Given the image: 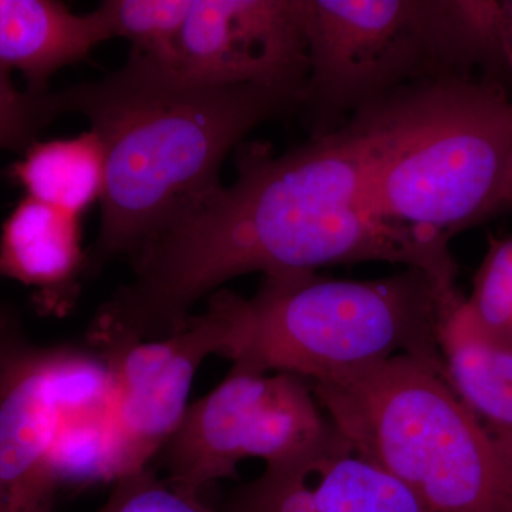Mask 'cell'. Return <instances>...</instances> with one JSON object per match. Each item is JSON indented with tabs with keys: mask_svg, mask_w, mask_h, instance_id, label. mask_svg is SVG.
<instances>
[{
	"mask_svg": "<svg viewBox=\"0 0 512 512\" xmlns=\"http://www.w3.org/2000/svg\"><path fill=\"white\" fill-rule=\"evenodd\" d=\"M336 429V427H335ZM222 512H424L399 481L360 457L342 434L291 466L265 467Z\"/></svg>",
	"mask_w": 512,
	"mask_h": 512,
	"instance_id": "cell-11",
	"label": "cell"
},
{
	"mask_svg": "<svg viewBox=\"0 0 512 512\" xmlns=\"http://www.w3.org/2000/svg\"><path fill=\"white\" fill-rule=\"evenodd\" d=\"M52 119L49 94L20 93L9 70L0 66V148L32 146L37 131Z\"/></svg>",
	"mask_w": 512,
	"mask_h": 512,
	"instance_id": "cell-19",
	"label": "cell"
},
{
	"mask_svg": "<svg viewBox=\"0 0 512 512\" xmlns=\"http://www.w3.org/2000/svg\"><path fill=\"white\" fill-rule=\"evenodd\" d=\"M309 383L353 450L399 481L424 512H512V461L440 367L399 355Z\"/></svg>",
	"mask_w": 512,
	"mask_h": 512,
	"instance_id": "cell-4",
	"label": "cell"
},
{
	"mask_svg": "<svg viewBox=\"0 0 512 512\" xmlns=\"http://www.w3.org/2000/svg\"><path fill=\"white\" fill-rule=\"evenodd\" d=\"M467 303L485 329L512 343V234L488 237Z\"/></svg>",
	"mask_w": 512,
	"mask_h": 512,
	"instance_id": "cell-17",
	"label": "cell"
},
{
	"mask_svg": "<svg viewBox=\"0 0 512 512\" xmlns=\"http://www.w3.org/2000/svg\"><path fill=\"white\" fill-rule=\"evenodd\" d=\"M53 114L86 117L106 156L100 228L86 272L133 261L154 239L221 190L229 151L266 120L299 109L302 92L201 86L128 59L97 82L49 94Z\"/></svg>",
	"mask_w": 512,
	"mask_h": 512,
	"instance_id": "cell-2",
	"label": "cell"
},
{
	"mask_svg": "<svg viewBox=\"0 0 512 512\" xmlns=\"http://www.w3.org/2000/svg\"><path fill=\"white\" fill-rule=\"evenodd\" d=\"M111 40L101 10L77 15L52 0H0V66L19 70L30 94L45 96L53 74Z\"/></svg>",
	"mask_w": 512,
	"mask_h": 512,
	"instance_id": "cell-14",
	"label": "cell"
},
{
	"mask_svg": "<svg viewBox=\"0 0 512 512\" xmlns=\"http://www.w3.org/2000/svg\"><path fill=\"white\" fill-rule=\"evenodd\" d=\"M96 367L92 350L37 346L0 313V512H55L60 424Z\"/></svg>",
	"mask_w": 512,
	"mask_h": 512,
	"instance_id": "cell-9",
	"label": "cell"
},
{
	"mask_svg": "<svg viewBox=\"0 0 512 512\" xmlns=\"http://www.w3.org/2000/svg\"><path fill=\"white\" fill-rule=\"evenodd\" d=\"M437 322L439 288L420 269L367 281L318 272L264 276L255 295L245 299L241 349L232 362L308 382L399 355L444 370Z\"/></svg>",
	"mask_w": 512,
	"mask_h": 512,
	"instance_id": "cell-6",
	"label": "cell"
},
{
	"mask_svg": "<svg viewBox=\"0 0 512 512\" xmlns=\"http://www.w3.org/2000/svg\"><path fill=\"white\" fill-rule=\"evenodd\" d=\"M346 123L382 220L450 244L512 207V107L498 84H413Z\"/></svg>",
	"mask_w": 512,
	"mask_h": 512,
	"instance_id": "cell-3",
	"label": "cell"
},
{
	"mask_svg": "<svg viewBox=\"0 0 512 512\" xmlns=\"http://www.w3.org/2000/svg\"><path fill=\"white\" fill-rule=\"evenodd\" d=\"M372 261L420 269L439 288L457 286L447 242L373 211L362 150L348 123L279 156L248 147L234 183L131 261L133 276L101 303L87 338H164L237 276Z\"/></svg>",
	"mask_w": 512,
	"mask_h": 512,
	"instance_id": "cell-1",
	"label": "cell"
},
{
	"mask_svg": "<svg viewBox=\"0 0 512 512\" xmlns=\"http://www.w3.org/2000/svg\"><path fill=\"white\" fill-rule=\"evenodd\" d=\"M154 67L201 86L303 92L306 0H192L170 56Z\"/></svg>",
	"mask_w": 512,
	"mask_h": 512,
	"instance_id": "cell-10",
	"label": "cell"
},
{
	"mask_svg": "<svg viewBox=\"0 0 512 512\" xmlns=\"http://www.w3.org/2000/svg\"><path fill=\"white\" fill-rule=\"evenodd\" d=\"M26 197L82 218L103 198L106 156L94 131L35 141L12 168Z\"/></svg>",
	"mask_w": 512,
	"mask_h": 512,
	"instance_id": "cell-15",
	"label": "cell"
},
{
	"mask_svg": "<svg viewBox=\"0 0 512 512\" xmlns=\"http://www.w3.org/2000/svg\"><path fill=\"white\" fill-rule=\"evenodd\" d=\"M505 63L510 67L512 79V0L505 2ZM510 101L512 107V94Z\"/></svg>",
	"mask_w": 512,
	"mask_h": 512,
	"instance_id": "cell-20",
	"label": "cell"
},
{
	"mask_svg": "<svg viewBox=\"0 0 512 512\" xmlns=\"http://www.w3.org/2000/svg\"><path fill=\"white\" fill-rule=\"evenodd\" d=\"M437 342L447 383L512 461V343L485 329L458 289L439 293Z\"/></svg>",
	"mask_w": 512,
	"mask_h": 512,
	"instance_id": "cell-12",
	"label": "cell"
},
{
	"mask_svg": "<svg viewBox=\"0 0 512 512\" xmlns=\"http://www.w3.org/2000/svg\"><path fill=\"white\" fill-rule=\"evenodd\" d=\"M82 218L26 197L0 235V276L39 292L47 312L66 313L86 272Z\"/></svg>",
	"mask_w": 512,
	"mask_h": 512,
	"instance_id": "cell-13",
	"label": "cell"
},
{
	"mask_svg": "<svg viewBox=\"0 0 512 512\" xmlns=\"http://www.w3.org/2000/svg\"><path fill=\"white\" fill-rule=\"evenodd\" d=\"M306 39L299 109L319 137L404 87L471 79L497 59L500 16L488 0H306Z\"/></svg>",
	"mask_w": 512,
	"mask_h": 512,
	"instance_id": "cell-5",
	"label": "cell"
},
{
	"mask_svg": "<svg viewBox=\"0 0 512 512\" xmlns=\"http://www.w3.org/2000/svg\"><path fill=\"white\" fill-rule=\"evenodd\" d=\"M192 6V0H107L99 9L111 39L130 43L131 59L160 66L171 50Z\"/></svg>",
	"mask_w": 512,
	"mask_h": 512,
	"instance_id": "cell-16",
	"label": "cell"
},
{
	"mask_svg": "<svg viewBox=\"0 0 512 512\" xmlns=\"http://www.w3.org/2000/svg\"><path fill=\"white\" fill-rule=\"evenodd\" d=\"M335 433L308 380L235 360L217 387L190 403L154 461L168 483L201 495L215 481L237 478L247 458L291 466Z\"/></svg>",
	"mask_w": 512,
	"mask_h": 512,
	"instance_id": "cell-7",
	"label": "cell"
},
{
	"mask_svg": "<svg viewBox=\"0 0 512 512\" xmlns=\"http://www.w3.org/2000/svg\"><path fill=\"white\" fill-rule=\"evenodd\" d=\"M96 512H222L202 503L201 495L174 487L153 467L113 481L109 497Z\"/></svg>",
	"mask_w": 512,
	"mask_h": 512,
	"instance_id": "cell-18",
	"label": "cell"
},
{
	"mask_svg": "<svg viewBox=\"0 0 512 512\" xmlns=\"http://www.w3.org/2000/svg\"><path fill=\"white\" fill-rule=\"evenodd\" d=\"M245 298L215 292L204 312L164 338L109 339L89 345L107 369L106 426L110 481L150 467L183 420L195 376L211 356L234 360Z\"/></svg>",
	"mask_w": 512,
	"mask_h": 512,
	"instance_id": "cell-8",
	"label": "cell"
}]
</instances>
